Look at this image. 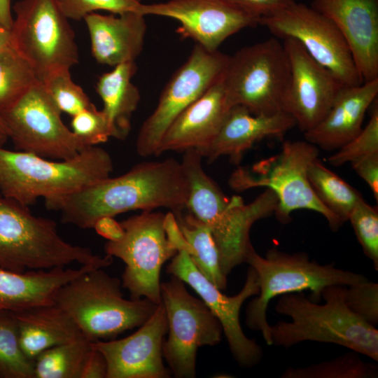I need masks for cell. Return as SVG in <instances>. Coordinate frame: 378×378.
<instances>
[{
  "label": "cell",
  "mask_w": 378,
  "mask_h": 378,
  "mask_svg": "<svg viewBox=\"0 0 378 378\" xmlns=\"http://www.w3.org/2000/svg\"><path fill=\"white\" fill-rule=\"evenodd\" d=\"M351 351L335 358L306 367H289L281 378H375L378 366L362 360Z\"/></svg>",
  "instance_id": "32"
},
{
  "label": "cell",
  "mask_w": 378,
  "mask_h": 378,
  "mask_svg": "<svg viewBox=\"0 0 378 378\" xmlns=\"http://www.w3.org/2000/svg\"><path fill=\"white\" fill-rule=\"evenodd\" d=\"M328 158L330 164L339 167L361 157L378 153V107L373 105L370 118L364 128L352 139L336 150Z\"/></svg>",
  "instance_id": "36"
},
{
  "label": "cell",
  "mask_w": 378,
  "mask_h": 378,
  "mask_svg": "<svg viewBox=\"0 0 378 378\" xmlns=\"http://www.w3.org/2000/svg\"><path fill=\"white\" fill-rule=\"evenodd\" d=\"M354 170L371 189L376 201L378 200V153L361 157L351 162Z\"/></svg>",
  "instance_id": "41"
},
{
  "label": "cell",
  "mask_w": 378,
  "mask_h": 378,
  "mask_svg": "<svg viewBox=\"0 0 378 378\" xmlns=\"http://www.w3.org/2000/svg\"><path fill=\"white\" fill-rule=\"evenodd\" d=\"M230 56L196 44L188 59L174 73L153 112L142 124L136 141L141 157L157 155L162 139L173 121L223 75Z\"/></svg>",
  "instance_id": "14"
},
{
  "label": "cell",
  "mask_w": 378,
  "mask_h": 378,
  "mask_svg": "<svg viewBox=\"0 0 378 378\" xmlns=\"http://www.w3.org/2000/svg\"><path fill=\"white\" fill-rule=\"evenodd\" d=\"M258 24L278 38L298 41L318 63L330 71L344 85L363 83L349 48L341 32L327 16L296 1Z\"/></svg>",
  "instance_id": "15"
},
{
  "label": "cell",
  "mask_w": 378,
  "mask_h": 378,
  "mask_svg": "<svg viewBox=\"0 0 378 378\" xmlns=\"http://www.w3.org/2000/svg\"><path fill=\"white\" fill-rule=\"evenodd\" d=\"M40 81L30 64L11 46L0 49V114Z\"/></svg>",
  "instance_id": "31"
},
{
  "label": "cell",
  "mask_w": 378,
  "mask_h": 378,
  "mask_svg": "<svg viewBox=\"0 0 378 378\" xmlns=\"http://www.w3.org/2000/svg\"><path fill=\"white\" fill-rule=\"evenodd\" d=\"M14 11L10 45L39 80L52 71L78 64L75 34L59 0H21L15 4Z\"/></svg>",
  "instance_id": "10"
},
{
  "label": "cell",
  "mask_w": 378,
  "mask_h": 378,
  "mask_svg": "<svg viewBox=\"0 0 378 378\" xmlns=\"http://www.w3.org/2000/svg\"><path fill=\"white\" fill-rule=\"evenodd\" d=\"M90 268H55L14 272L0 267V312H18L34 306L55 303L59 289Z\"/></svg>",
  "instance_id": "25"
},
{
  "label": "cell",
  "mask_w": 378,
  "mask_h": 378,
  "mask_svg": "<svg viewBox=\"0 0 378 378\" xmlns=\"http://www.w3.org/2000/svg\"><path fill=\"white\" fill-rule=\"evenodd\" d=\"M104 268L113 257L65 241L56 223L0 192V267L14 272L65 268L71 263Z\"/></svg>",
  "instance_id": "4"
},
{
  "label": "cell",
  "mask_w": 378,
  "mask_h": 378,
  "mask_svg": "<svg viewBox=\"0 0 378 378\" xmlns=\"http://www.w3.org/2000/svg\"><path fill=\"white\" fill-rule=\"evenodd\" d=\"M40 82L59 110L71 117L92 104L82 88L72 80L70 69L52 71Z\"/></svg>",
  "instance_id": "34"
},
{
  "label": "cell",
  "mask_w": 378,
  "mask_h": 378,
  "mask_svg": "<svg viewBox=\"0 0 378 378\" xmlns=\"http://www.w3.org/2000/svg\"><path fill=\"white\" fill-rule=\"evenodd\" d=\"M168 330L164 307L161 302L132 335L120 340L92 342L104 356L106 378H168L163 363L162 346Z\"/></svg>",
  "instance_id": "19"
},
{
  "label": "cell",
  "mask_w": 378,
  "mask_h": 378,
  "mask_svg": "<svg viewBox=\"0 0 378 378\" xmlns=\"http://www.w3.org/2000/svg\"><path fill=\"white\" fill-rule=\"evenodd\" d=\"M290 75L283 43L271 37L230 56L221 79L232 106H244L254 115H272L284 111Z\"/></svg>",
  "instance_id": "9"
},
{
  "label": "cell",
  "mask_w": 378,
  "mask_h": 378,
  "mask_svg": "<svg viewBox=\"0 0 378 378\" xmlns=\"http://www.w3.org/2000/svg\"><path fill=\"white\" fill-rule=\"evenodd\" d=\"M295 125L294 119L284 111L254 115L244 106L236 105L230 108L213 141L196 150L210 162L227 156L238 164L244 153L256 142L265 138L281 137Z\"/></svg>",
  "instance_id": "22"
},
{
  "label": "cell",
  "mask_w": 378,
  "mask_h": 378,
  "mask_svg": "<svg viewBox=\"0 0 378 378\" xmlns=\"http://www.w3.org/2000/svg\"><path fill=\"white\" fill-rule=\"evenodd\" d=\"M181 164L189 183L186 208L209 228L225 276L246 262L253 249L250 230L253 224L274 214L277 198L270 189L245 204L239 196L227 197L204 172L202 156L195 149L184 151Z\"/></svg>",
  "instance_id": "2"
},
{
  "label": "cell",
  "mask_w": 378,
  "mask_h": 378,
  "mask_svg": "<svg viewBox=\"0 0 378 378\" xmlns=\"http://www.w3.org/2000/svg\"><path fill=\"white\" fill-rule=\"evenodd\" d=\"M102 269L90 268L71 280L54 300L91 342L113 339L139 327L158 306L146 298L125 299L121 280Z\"/></svg>",
  "instance_id": "6"
},
{
  "label": "cell",
  "mask_w": 378,
  "mask_h": 378,
  "mask_svg": "<svg viewBox=\"0 0 378 378\" xmlns=\"http://www.w3.org/2000/svg\"><path fill=\"white\" fill-rule=\"evenodd\" d=\"M164 218L161 212L142 211L120 223L122 239L104 245L106 254L125 263L121 284L131 299L144 297L156 304L162 302L161 270L177 253L167 239Z\"/></svg>",
  "instance_id": "11"
},
{
  "label": "cell",
  "mask_w": 378,
  "mask_h": 378,
  "mask_svg": "<svg viewBox=\"0 0 378 378\" xmlns=\"http://www.w3.org/2000/svg\"><path fill=\"white\" fill-rule=\"evenodd\" d=\"M34 360L24 353L13 312H0V377L34 378Z\"/></svg>",
  "instance_id": "33"
},
{
  "label": "cell",
  "mask_w": 378,
  "mask_h": 378,
  "mask_svg": "<svg viewBox=\"0 0 378 378\" xmlns=\"http://www.w3.org/2000/svg\"><path fill=\"white\" fill-rule=\"evenodd\" d=\"M92 228L96 232L109 241H117L124 235V229L114 217L103 216L97 219Z\"/></svg>",
  "instance_id": "44"
},
{
  "label": "cell",
  "mask_w": 378,
  "mask_h": 378,
  "mask_svg": "<svg viewBox=\"0 0 378 378\" xmlns=\"http://www.w3.org/2000/svg\"><path fill=\"white\" fill-rule=\"evenodd\" d=\"M13 313L21 347L33 360L48 349L83 336L71 317L55 303L34 306Z\"/></svg>",
  "instance_id": "26"
},
{
  "label": "cell",
  "mask_w": 378,
  "mask_h": 378,
  "mask_svg": "<svg viewBox=\"0 0 378 378\" xmlns=\"http://www.w3.org/2000/svg\"><path fill=\"white\" fill-rule=\"evenodd\" d=\"M363 253L378 270V210L364 200L353 209L349 219Z\"/></svg>",
  "instance_id": "35"
},
{
  "label": "cell",
  "mask_w": 378,
  "mask_h": 378,
  "mask_svg": "<svg viewBox=\"0 0 378 378\" xmlns=\"http://www.w3.org/2000/svg\"><path fill=\"white\" fill-rule=\"evenodd\" d=\"M259 20L270 17L295 2V0H225Z\"/></svg>",
  "instance_id": "40"
},
{
  "label": "cell",
  "mask_w": 378,
  "mask_h": 378,
  "mask_svg": "<svg viewBox=\"0 0 378 378\" xmlns=\"http://www.w3.org/2000/svg\"><path fill=\"white\" fill-rule=\"evenodd\" d=\"M164 229L169 243L177 253L184 251L189 256L192 255V247L182 233L174 214L171 211L164 215Z\"/></svg>",
  "instance_id": "42"
},
{
  "label": "cell",
  "mask_w": 378,
  "mask_h": 378,
  "mask_svg": "<svg viewBox=\"0 0 378 378\" xmlns=\"http://www.w3.org/2000/svg\"><path fill=\"white\" fill-rule=\"evenodd\" d=\"M71 127L73 133L85 147L104 143L112 137L105 114L93 104L72 116Z\"/></svg>",
  "instance_id": "37"
},
{
  "label": "cell",
  "mask_w": 378,
  "mask_h": 378,
  "mask_svg": "<svg viewBox=\"0 0 378 378\" xmlns=\"http://www.w3.org/2000/svg\"><path fill=\"white\" fill-rule=\"evenodd\" d=\"M139 13L173 18L179 22L177 32L190 38L210 52L218 50L229 36L258 20L225 0H169L142 4Z\"/></svg>",
  "instance_id": "18"
},
{
  "label": "cell",
  "mask_w": 378,
  "mask_h": 378,
  "mask_svg": "<svg viewBox=\"0 0 378 378\" xmlns=\"http://www.w3.org/2000/svg\"><path fill=\"white\" fill-rule=\"evenodd\" d=\"M221 77L169 125L162 139L157 155L167 151L198 150L213 141L232 107Z\"/></svg>",
  "instance_id": "21"
},
{
  "label": "cell",
  "mask_w": 378,
  "mask_h": 378,
  "mask_svg": "<svg viewBox=\"0 0 378 378\" xmlns=\"http://www.w3.org/2000/svg\"><path fill=\"white\" fill-rule=\"evenodd\" d=\"M178 226L190 244V256L197 270L220 290L227 287V276L222 272L219 253L208 226L191 214H174Z\"/></svg>",
  "instance_id": "28"
},
{
  "label": "cell",
  "mask_w": 378,
  "mask_h": 378,
  "mask_svg": "<svg viewBox=\"0 0 378 378\" xmlns=\"http://www.w3.org/2000/svg\"><path fill=\"white\" fill-rule=\"evenodd\" d=\"M308 179L321 203L342 223L348 220L355 206L362 200L361 194L318 160L308 168Z\"/></svg>",
  "instance_id": "29"
},
{
  "label": "cell",
  "mask_w": 378,
  "mask_h": 378,
  "mask_svg": "<svg viewBox=\"0 0 378 378\" xmlns=\"http://www.w3.org/2000/svg\"><path fill=\"white\" fill-rule=\"evenodd\" d=\"M92 342L84 336L48 349L34 359V378H80Z\"/></svg>",
  "instance_id": "30"
},
{
  "label": "cell",
  "mask_w": 378,
  "mask_h": 378,
  "mask_svg": "<svg viewBox=\"0 0 378 378\" xmlns=\"http://www.w3.org/2000/svg\"><path fill=\"white\" fill-rule=\"evenodd\" d=\"M167 272L189 285L200 297L220 322L230 351L237 363L252 368L262 358V347L248 338L240 323V310L244 302L259 293V284L255 270L249 267L244 285L235 295L227 296L197 270L189 255L178 252L167 267Z\"/></svg>",
  "instance_id": "16"
},
{
  "label": "cell",
  "mask_w": 378,
  "mask_h": 378,
  "mask_svg": "<svg viewBox=\"0 0 378 378\" xmlns=\"http://www.w3.org/2000/svg\"><path fill=\"white\" fill-rule=\"evenodd\" d=\"M113 170L111 156L97 146L59 161L0 146V192L27 207L40 197L79 190L109 177Z\"/></svg>",
  "instance_id": "5"
},
{
  "label": "cell",
  "mask_w": 378,
  "mask_h": 378,
  "mask_svg": "<svg viewBox=\"0 0 378 378\" xmlns=\"http://www.w3.org/2000/svg\"><path fill=\"white\" fill-rule=\"evenodd\" d=\"M378 94V78L344 85L325 117L304 132L305 141L325 150H337L363 129L365 115Z\"/></svg>",
  "instance_id": "23"
},
{
  "label": "cell",
  "mask_w": 378,
  "mask_h": 378,
  "mask_svg": "<svg viewBox=\"0 0 378 378\" xmlns=\"http://www.w3.org/2000/svg\"><path fill=\"white\" fill-rule=\"evenodd\" d=\"M344 300L349 309L365 323H378V284L367 280L346 286Z\"/></svg>",
  "instance_id": "38"
},
{
  "label": "cell",
  "mask_w": 378,
  "mask_h": 378,
  "mask_svg": "<svg viewBox=\"0 0 378 378\" xmlns=\"http://www.w3.org/2000/svg\"><path fill=\"white\" fill-rule=\"evenodd\" d=\"M345 286L332 285L321 293L323 304L302 292L280 296L274 309L290 321L270 325V346L288 348L305 341L332 343L378 361V330L353 313L344 300Z\"/></svg>",
  "instance_id": "3"
},
{
  "label": "cell",
  "mask_w": 378,
  "mask_h": 378,
  "mask_svg": "<svg viewBox=\"0 0 378 378\" xmlns=\"http://www.w3.org/2000/svg\"><path fill=\"white\" fill-rule=\"evenodd\" d=\"M189 183L181 162L173 158L139 163L76 192L44 199L47 209L59 212L64 223L92 228L103 216L164 207L174 214L186 208Z\"/></svg>",
  "instance_id": "1"
},
{
  "label": "cell",
  "mask_w": 378,
  "mask_h": 378,
  "mask_svg": "<svg viewBox=\"0 0 378 378\" xmlns=\"http://www.w3.org/2000/svg\"><path fill=\"white\" fill-rule=\"evenodd\" d=\"M318 155V148L307 141H286L277 155L251 168L238 167L228 183L237 192L257 187L271 190L278 201L274 214L281 223H288L294 211L308 209L321 214L337 230L343 223L321 203L308 179V168Z\"/></svg>",
  "instance_id": "8"
},
{
  "label": "cell",
  "mask_w": 378,
  "mask_h": 378,
  "mask_svg": "<svg viewBox=\"0 0 378 378\" xmlns=\"http://www.w3.org/2000/svg\"><path fill=\"white\" fill-rule=\"evenodd\" d=\"M246 262L255 270L259 284L257 297L247 306L246 323L251 330L260 332L270 346V325L266 314L272 299L309 290L310 300L319 302L322 290L327 286H349L368 280L362 274L337 267L333 263L321 265L310 260L304 252L289 253L276 248H270L265 256L253 248Z\"/></svg>",
  "instance_id": "7"
},
{
  "label": "cell",
  "mask_w": 378,
  "mask_h": 378,
  "mask_svg": "<svg viewBox=\"0 0 378 378\" xmlns=\"http://www.w3.org/2000/svg\"><path fill=\"white\" fill-rule=\"evenodd\" d=\"M283 45L290 70L284 111L305 132L325 117L344 85L295 39L284 38Z\"/></svg>",
  "instance_id": "17"
},
{
  "label": "cell",
  "mask_w": 378,
  "mask_h": 378,
  "mask_svg": "<svg viewBox=\"0 0 378 378\" xmlns=\"http://www.w3.org/2000/svg\"><path fill=\"white\" fill-rule=\"evenodd\" d=\"M137 70L134 62L120 64L99 77L96 90L103 102L112 137L122 140L131 129V118L139 101L140 92L132 82Z\"/></svg>",
  "instance_id": "27"
},
{
  "label": "cell",
  "mask_w": 378,
  "mask_h": 378,
  "mask_svg": "<svg viewBox=\"0 0 378 378\" xmlns=\"http://www.w3.org/2000/svg\"><path fill=\"white\" fill-rule=\"evenodd\" d=\"M142 0H59L60 8L68 19L80 20L95 10H106L120 15L139 13Z\"/></svg>",
  "instance_id": "39"
},
{
  "label": "cell",
  "mask_w": 378,
  "mask_h": 378,
  "mask_svg": "<svg viewBox=\"0 0 378 378\" xmlns=\"http://www.w3.org/2000/svg\"><path fill=\"white\" fill-rule=\"evenodd\" d=\"M61 113L38 81L0 117L18 150L62 160L86 147L63 123Z\"/></svg>",
  "instance_id": "13"
},
{
  "label": "cell",
  "mask_w": 378,
  "mask_h": 378,
  "mask_svg": "<svg viewBox=\"0 0 378 378\" xmlns=\"http://www.w3.org/2000/svg\"><path fill=\"white\" fill-rule=\"evenodd\" d=\"M168 338L162 346L163 358L178 378H194L198 348L215 346L222 338L223 329L206 304L192 295L185 283L172 276L160 284Z\"/></svg>",
  "instance_id": "12"
},
{
  "label": "cell",
  "mask_w": 378,
  "mask_h": 378,
  "mask_svg": "<svg viewBox=\"0 0 378 378\" xmlns=\"http://www.w3.org/2000/svg\"><path fill=\"white\" fill-rule=\"evenodd\" d=\"M345 39L363 83L378 78V0H313Z\"/></svg>",
  "instance_id": "20"
},
{
  "label": "cell",
  "mask_w": 378,
  "mask_h": 378,
  "mask_svg": "<svg viewBox=\"0 0 378 378\" xmlns=\"http://www.w3.org/2000/svg\"><path fill=\"white\" fill-rule=\"evenodd\" d=\"M8 139V135L6 127L0 117V146L4 145V144Z\"/></svg>",
  "instance_id": "47"
},
{
  "label": "cell",
  "mask_w": 378,
  "mask_h": 378,
  "mask_svg": "<svg viewBox=\"0 0 378 378\" xmlns=\"http://www.w3.org/2000/svg\"><path fill=\"white\" fill-rule=\"evenodd\" d=\"M0 23L10 31L13 23L10 0H0Z\"/></svg>",
  "instance_id": "45"
},
{
  "label": "cell",
  "mask_w": 378,
  "mask_h": 378,
  "mask_svg": "<svg viewBox=\"0 0 378 378\" xmlns=\"http://www.w3.org/2000/svg\"><path fill=\"white\" fill-rule=\"evenodd\" d=\"M10 45V31L0 23V49Z\"/></svg>",
  "instance_id": "46"
},
{
  "label": "cell",
  "mask_w": 378,
  "mask_h": 378,
  "mask_svg": "<svg viewBox=\"0 0 378 378\" xmlns=\"http://www.w3.org/2000/svg\"><path fill=\"white\" fill-rule=\"evenodd\" d=\"M144 17L137 12L118 16L94 12L85 15L83 20L97 62L112 66L134 62L144 47L146 32Z\"/></svg>",
  "instance_id": "24"
},
{
  "label": "cell",
  "mask_w": 378,
  "mask_h": 378,
  "mask_svg": "<svg viewBox=\"0 0 378 378\" xmlns=\"http://www.w3.org/2000/svg\"><path fill=\"white\" fill-rule=\"evenodd\" d=\"M107 364L104 356L92 344L85 360L80 378H106Z\"/></svg>",
  "instance_id": "43"
}]
</instances>
